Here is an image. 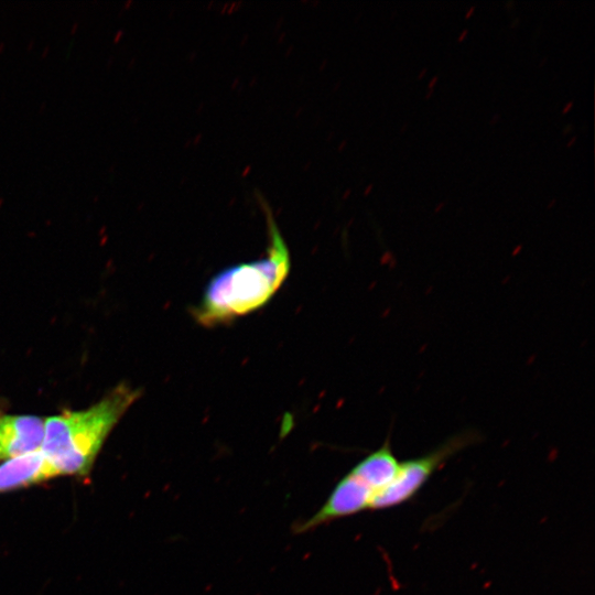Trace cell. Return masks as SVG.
Wrapping results in <instances>:
<instances>
[{
  "instance_id": "cell-1",
  "label": "cell",
  "mask_w": 595,
  "mask_h": 595,
  "mask_svg": "<svg viewBox=\"0 0 595 595\" xmlns=\"http://www.w3.org/2000/svg\"><path fill=\"white\" fill-rule=\"evenodd\" d=\"M269 245L264 257L230 266L207 283L199 302L190 309L193 320L203 327L230 324L238 317L264 306L289 275V248L266 208Z\"/></svg>"
},
{
  "instance_id": "cell-2",
  "label": "cell",
  "mask_w": 595,
  "mask_h": 595,
  "mask_svg": "<svg viewBox=\"0 0 595 595\" xmlns=\"http://www.w3.org/2000/svg\"><path fill=\"white\" fill-rule=\"evenodd\" d=\"M139 396V390L120 385L87 409L47 418L41 453L50 477L87 474L108 434Z\"/></svg>"
},
{
  "instance_id": "cell-3",
  "label": "cell",
  "mask_w": 595,
  "mask_h": 595,
  "mask_svg": "<svg viewBox=\"0 0 595 595\" xmlns=\"http://www.w3.org/2000/svg\"><path fill=\"white\" fill-rule=\"evenodd\" d=\"M479 441L476 432L455 434L425 455L402 461L393 479L372 499L370 510L397 507L411 500L447 459Z\"/></svg>"
},
{
  "instance_id": "cell-4",
  "label": "cell",
  "mask_w": 595,
  "mask_h": 595,
  "mask_svg": "<svg viewBox=\"0 0 595 595\" xmlns=\"http://www.w3.org/2000/svg\"><path fill=\"white\" fill-rule=\"evenodd\" d=\"M374 490L353 470L334 487L325 504L309 519L294 528L295 533L315 529L328 521L370 510Z\"/></svg>"
},
{
  "instance_id": "cell-5",
  "label": "cell",
  "mask_w": 595,
  "mask_h": 595,
  "mask_svg": "<svg viewBox=\"0 0 595 595\" xmlns=\"http://www.w3.org/2000/svg\"><path fill=\"white\" fill-rule=\"evenodd\" d=\"M45 420L36 415L0 418V458L10 459L41 450Z\"/></svg>"
},
{
  "instance_id": "cell-6",
  "label": "cell",
  "mask_w": 595,
  "mask_h": 595,
  "mask_svg": "<svg viewBox=\"0 0 595 595\" xmlns=\"http://www.w3.org/2000/svg\"><path fill=\"white\" fill-rule=\"evenodd\" d=\"M51 478L41 450L15 458L4 461L0 465V493Z\"/></svg>"
},
{
  "instance_id": "cell-7",
  "label": "cell",
  "mask_w": 595,
  "mask_h": 595,
  "mask_svg": "<svg viewBox=\"0 0 595 595\" xmlns=\"http://www.w3.org/2000/svg\"><path fill=\"white\" fill-rule=\"evenodd\" d=\"M400 461L394 455L389 437L350 470L358 475L375 493L383 489L396 476Z\"/></svg>"
}]
</instances>
